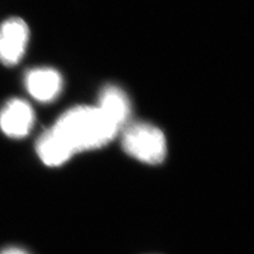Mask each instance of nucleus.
<instances>
[{
	"label": "nucleus",
	"mask_w": 254,
	"mask_h": 254,
	"mask_svg": "<svg viewBox=\"0 0 254 254\" xmlns=\"http://www.w3.org/2000/svg\"><path fill=\"white\" fill-rule=\"evenodd\" d=\"M74 153L104 146L120 131L98 106H76L63 114L52 126Z\"/></svg>",
	"instance_id": "f257e3e1"
},
{
	"label": "nucleus",
	"mask_w": 254,
	"mask_h": 254,
	"mask_svg": "<svg viewBox=\"0 0 254 254\" xmlns=\"http://www.w3.org/2000/svg\"><path fill=\"white\" fill-rule=\"evenodd\" d=\"M125 127L122 145L127 154L138 161L150 165L164 161L168 146L160 128L145 122L133 123Z\"/></svg>",
	"instance_id": "f03ea898"
},
{
	"label": "nucleus",
	"mask_w": 254,
	"mask_h": 254,
	"mask_svg": "<svg viewBox=\"0 0 254 254\" xmlns=\"http://www.w3.org/2000/svg\"><path fill=\"white\" fill-rule=\"evenodd\" d=\"M30 31L26 21L12 17L0 25V63L15 66L25 55Z\"/></svg>",
	"instance_id": "7ed1b4c3"
},
{
	"label": "nucleus",
	"mask_w": 254,
	"mask_h": 254,
	"mask_svg": "<svg viewBox=\"0 0 254 254\" xmlns=\"http://www.w3.org/2000/svg\"><path fill=\"white\" fill-rule=\"evenodd\" d=\"M34 111L20 99L10 100L0 110V129L11 138L26 137L34 125Z\"/></svg>",
	"instance_id": "20e7f679"
},
{
	"label": "nucleus",
	"mask_w": 254,
	"mask_h": 254,
	"mask_svg": "<svg viewBox=\"0 0 254 254\" xmlns=\"http://www.w3.org/2000/svg\"><path fill=\"white\" fill-rule=\"evenodd\" d=\"M26 88L35 100L51 102L62 92L63 77L52 68L32 69L26 75Z\"/></svg>",
	"instance_id": "39448f33"
},
{
	"label": "nucleus",
	"mask_w": 254,
	"mask_h": 254,
	"mask_svg": "<svg viewBox=\"0 0 254 254\" xmlns=\"http://www.w3.org/2000/svg\"><path fill=\"white\" fill-rule=\"evenodd\" d=\"M97 106L119 130L125 127L131 113L128 97L121 88L114 85L102 90Z\"/></svg>",
	"instance_id": "423d86ee"
},
{
	"label": "nucleus",
	"mask_w": 254,
	"mask_h": 254,
	"mask_svg": "<svg viewBox=\"0 0 254 254\" xmlns=\"http://www.w3.org/2000/svg\"><path fill=\"white\" fill-rule=\"evenodd\" d=\"M36 152L42 162L51 168L63 165L75 154L53 127L39 137L36 143Z\"/></svg>",
	"instance_id": "0eeeda50"
},
{
	"label": "nucleus",
	"mask_w": 254,
	"mask_h": 254,
	"mask_svg": "<svg viewBox=\"0 0 254 254\" xmlns=\"http://www.w3.org/2000/svg\"><path fill=\"white\" fill-rule=\"evenodd\" d=\"M1 254H28V253L17 248H10V249L4 250Z\"/></svg>",
	"instance_id": "6e6552de"
}]
</instances>
